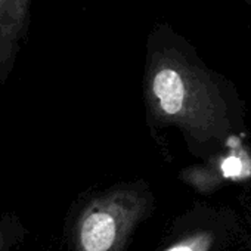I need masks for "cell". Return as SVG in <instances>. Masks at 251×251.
Here are the masks:
<instances>
[{
	"instance_id": "obj_1",
	"label": "cell",
	"mask_w": 251,
	"mask_h": 251,
	"mask_svg": "<svg viewBox=\"0 0 251 251\" xmlns=\"http://www.w3.org/2000/svg\"><path fill=\"white\" fill-rule=\"evenodd\" d=\"M144 192L120 188L84 201L68 219L71 251H126L138 226L150 216Z\"/></svg>"
},
{
	"instance_id": "obj_2",
	"label": "cell",
	"mask_w": 251,
	"mask_h": 251,
	"mask_svg": "<svg viewBox=\"0 0 251 251\" xmlns=\"http://www.w3.org/2000/svg\"><path fill=\"white\" fill-rule=\"evenodd\" d=\"M31 0H0V83H3L23 48L30 23Z\"/></svg>"
},
{
	"instance_id": "obj_3",
	"label": "cell",
	"mask_w": 251,
	"mask_h": 251,
	"mask_svg": "<svg viewBox=\"0 0 251 251\" xmlns=\"http://www.w3.org/2000/svg\"><path fill=\"white\" fill-rule=\"evenodd\" d=\"M223 226H200L180 235L163 251H214L223 241Z\"/></svg>"
},
{
	"instance_id": "obj_4",
	"label": "cell",
	"mask_w": 251,
	"mask_h": 251,
	"mask_svg": "<svg viewBox=\"0 0 251 251\" xmlns=\"http://www.w3.org/2000/svg\"><path fill=\"white\" fill-rule=\"evenodd\" d=\"M154 93L157 95L161 108L167 114H177L183 106L185 87L180 75L170 68L161 70L152 81Z\"/></svg>"
},
{
	"instance_id": "obj_5",
	"label": "cell",
	"mask_w": 251,
	"mask_h": 251,
	"mask_svg": "<svg viewBox=\"0 0 251 251\" xmlns=\"http://www.w3.org/2000/svg\"><path fill=\"white\" fill-rule=\"evenodd\" d=\"M25 235L27 229L17 216L0 211V251H14Z\"/></svg>"
},
{
	"instance_id": "obj_6",
	"label": "cell",
	"mask_w": 251,
	"mask_h": 251,
	"mask_svg": "<svg viewBox=\"0 0 251 251\" xmlns=\"http://www.w3.org/2000/svg\"><path fill=\"white\" fill-rule=\"evenodd\" d=\"M223 170L227 176H236L241 172V161L235 157H230L225 161Z\"/></svg>"
}]
</instances>
